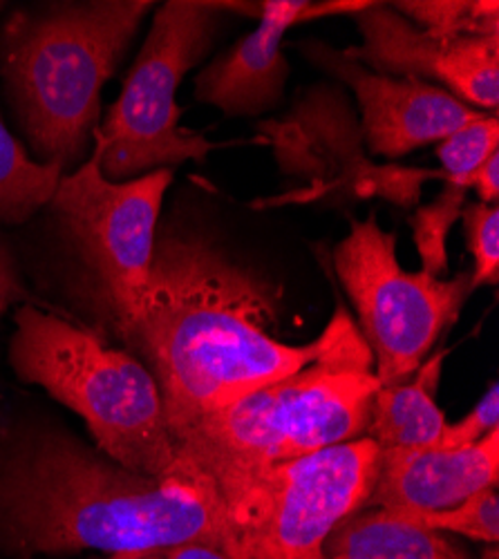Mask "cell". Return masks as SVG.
I'll return each instance as SVG.
<instances>
[{"label":"cell","instance_id":"21","mask_svg":"<svg viewBox=\"0 0 499 559\" xmlns=\"http://www.w3.org/2000/svg\"><path fill=\"white\" fill-rule=\"evenodd\" d=\"M394 512V510H392ZM424 528L462 535L475 542L497 546L499 542V495L497 488L482 490L460 506L435 512H399Z\"/></svg>","mask_w":499,"mask_h":559},{"label":"cell","instance_id":"4","mask_svg":"<svg viewBox=\"0 0 499 559\" xmlns=\"http://www.w3.org/2000/svg\"><path fill=\"white\" fill-rule=\"evenodd\" d=\"M377 390L372 352L352 320L319 360L211 412L177 439L179 477L215 481L363 439Z\"/></svg>","mask_w":499,"mask_h":559},{"label":"cell","instance_id":"8","mask_svg":"<svg viewBox=\"0 0 499 559\" xmlns=\"http://www.w3.org/2000/svg\"><path fill=\"white\" fill-rule=\"evenodd\" d=\"M175 168H159L128 181L102 173V144L66 173L48 204L74 253L90 302L119 334L138 311L155 253L164 195Z\"/></svg>","mask_w":499,"mask_h":559},{"label":"cell","instance_id":"11","mask_svg":"<svg viewBox=\"0 0 499 559\" xmlns=\"http://www.w3.org/2000/svg\"><path fill=\"white\" fill-rule=\"evenodd\" d=\"M363 43L343 50L372 72L435 83L482 112L499 104V36L435 38L392 5L368 3L352 14Z\"/></svg>","mask_w":499,"mask_h":559},{"label":"cell","instance_id":"24","mask_svg":"<svg viewBox=\"0 0 499 559\" xmlns=\"http://www.w3.org/2000/svg\"><path fill=\"white\" fill-rule=\"evenodd\" d=\"M27 300H32V296L23 285L19 264L3 236H0V316L19 302L27 305Z\"/></svg>","mask_w":499,"mask_h":559},{"label":"cell","instance_id":"22","mask_svg":"<svg viewBox=\"0 0 499 559\" xmlns=\"http://www.w3.org/2000/svg\"><path fill=\"white\" fill-rule=\"evenodd\" d=\"M466 247L473 253L475 269L473 289L497 285L499 280V206L497 204H466L462 211Z\"/></svg>","mask_w":499,"mask_h":559},{"label":"cell","instance_id":"5","mask_svg":"<svg viewBox=\"0 0 499 559\" xmlns=\"http://www.w3.org/2000/svg\"><path fill=\"white\" fill-rule=\"evenodd\" d=\"M10 362L19 379L79 414L97 450L123 468L177 477L179 459L162 394L138 356L27 302L14 311Z\"/></svg>","mask_w":499,"mask_h":559},{"label":"cell","instance_id":"25","mask_svg":"<svg viewBox=\"0 0 499 559\" xmlns=\"http://www.w3.org/2000/svg\"><path fill=\"white\" fill-rule=\"evenodd\" d=\"M468 189H475L482 204H497L499 200V151L492 153L471 177Z\"/></svg>","mask_w":499,"mask_h":559},{"label":"cell","instance_id":"29","mask_svg":"<svg viewBox=\"0 0 499 559\" xmlns=\"http://www.w3.org/2000/svg\"><path fill=\"white\" fill-rule=\"evenodd\" d=\"M0 10H3V3H0Z\"/></svg>","mask_w":499,"mask_h":559},{"label":"cell","instance_id":"16","mask_svg":"<svg viewBox=\"0 0 499 559\" xmlns=\"http://www.w3.org/2000/svg\"><path fill=\"white\" fill-rule=\"evenodd\" d=\"M323 559H471L445 533L424 528L399 512L360 508L325 542Z\"/></svg>","mask_w":499,"mask_h":559},{"label":"cell","instance_id":"26","mask_svg":"<svg viewBox=\"0 0 499 559\" xmlns=\"http://www.w3.org/2000/svg\"><path fill=\"white\" fill-rule=\"evenodd\" d=\"M164 559H236L229 550L211 542H185L162 548Z\"/></svg>","mask_w":499,"mask_h":559},{"label":"cell","instance_id":"15","mask_svg":"<svg viewBox=\"0 0 499 559\" xmlns=\"http://www.w3.org/2000/svg\"><path fill=\"white\" fill-rule=\"evenodd\" d=\"M445 349L432 354L415 374L392 385H379L372 399L366 437L379 450L437 448L445 428L435 392L441 379Z\"/></svg>","mask_w":499,"mask_h":559},{"label":"cell","instance_id":"19","mask_svg":"<svg viewBox=\"0 0 499 559\" xmlns=\"http://www.w3.org/2000/svg\"><path fill=\"white\" fill-rule=\"evenodd\" d=\"M499 151V119L497 112L484 115L455 130L450 136L435 144L437 159L441 162L443 179L450 186H460L468 191L471 177L477 168Z\"/></svg>","mask_w":499,"mask_h":559},{"label":"cell","instance_id":"12","mask_svg":"<svg viewBox=\"0 0 499 559\" xmlns=\"http://www.w3.org/2000/svg\"><path fill=\"white\" fill-rule=\"evenodd\" d=\"M298 50L354 92L370 157H403L490 115L471 108L441 85L372 72L321 40H305Z\"/></svg>","mask_w":499,"mask_h":559},{"label":"cell","instance_id":"6","mask_svg":"<svg viewBox=\"0 0 499 559\" xmlns=\"http://www.w3.org/2000/svg\"><path fill=\"white\" fill-rule=\"evenodd\" d=\"M368 437L209 481L236 559H323L328 537L368 506L379 471Z\"/></svg>","mask_w":499,"mask_h":559},{"label":"cell","instance_id":"14","mask_svg":"<svg viewBox=\"0 0 499 559\" xmlns=\"http://www.w3.org/2000/svg\"><path fill=\"white\" fill-rule=\"evenodd\" d=\"M307 0L260 3V25L195 76V99L226 117H260L274 110L289 79L283 38L298 25Z\"/></svg>","mask_w":499,"mask_h":559},{"label":"cell","instance_id":"20","mask_svg":"<svg viewBox=\"0 0 499 559\" xmlns=\"http://www.w3.org/2000/svg\"><path fill=\"white\" fill-rule=\"evenodd\" d=\"M466 206V189L445 183V189L426 206L415 211L413 238L421 258V271L428 275H443L448 271V233L462 217Z\"/></svg>","mask_w":499,"mask_h":559},{"label":"cell","instance_id":"28","mask_svg":"<svg viewBox=\"0 0 499 559\" xmlns=\"http://www.w3.org/2000/svg\"><path fill=\"white\" fill-rule=\"evenodd\" d=\"M482 559H499L497 546H490V548H486V550H484V555H482Z\"/></svg>","mask_w":499,"mask_h":559},{"label":"cell","instance_id":"17","mask_svg":"<svg viewBox=\"0 0 499 559\" xmlns=\"http://www.w3.org/2000/svg\"><path fill=\"white\" fill-rule=\"evenodd\" d=\"M66 173L38 164L0 115V226H21L50 204Z\"/></svg>","mask_w":499,"mask_h":559},{"label":"cell","instance_id":"13","mask_svg":"<svg viewBox=\"0 0 499 559\" xmlns=\"http://www.w3.org/2000/svg\"><path fill=\"white\" fill-rule=\"evenodd\" d=\"M499 430L466 448L381 450L379 471L366 508L435 512L460 506L497 488Z\"/></svg>","mask_w":499,"mask_h":559},{"label":"cell","instance_id":"23","mask_svg":"<svg viewBox=\"0 0 499 559\" xmlns=\"http://www.w3.org/2000/svg\"><path fill=\"white\" fill-rule=\"evenodd\" d=\"M499 430V388L490 385L479 403L458 424H445L437 448H466Z\"/></svg>","mask_w":499,"mask_h":559},{"label":"cell","instance_id":"7","mask_svg":"<svg viewBox=\"0 0 499 559\" xmlns=\"http://www.w3.org/2000/svg\"><path fill=\"white\" fill-rule=\"evenodd\" d=\"M245 5L206 0H166L157 5L138 59L119 99L95 130L102 144V173L128 181L185 162H204L217 144L181 126L177 87L213 48L226 10Z\"/></svg>","mask_w":499,"mask_h":559},{"label":"cell","instance_id":"2","mask_svg":"<svg viewBox=\"0 0 499 559\" xmlns=\"http://www.w3.org/2000/svg\"><path fill=\"white\" fill-rule=\"evenodd\" d=\"M211 542L231 552L222 506L200 475L148 477L57 428L0 443V544L110 555Z\"/></svg>","mask_w":499,"mask_h":559},{"label":"cell","instance_id":"27","mask_svg":"<svg viewBox=\"0 0 499 559\" xmlns=\"http://www.w3.org/2000/svg\"><path fill=\"white\" fill-rule=\"evenodd\" d=\"M108 559H164L162 548H153V550H134V552H117L110 555Z\"/></svg>","mask_w":499,"mask_h":559},{"label":"cell","instance_id":"9","mask_svg":"<svg viewBox=\"0 0 499 559\" xmlns=\"http://www.w3.org/2000/svg\"><path fill=\"white\" fill-rule=\"evenodd\" d=\"M334 269L358 313L379 385L411 379L475 292L468 271L450 280L405 271L396 238L375 215L352 222L334 249Z\"/></svg>","mask_w":499,"mask_h":559},{"label":"cell","instance_id":"18","mask_svg":"<svg viewBox=\"0 0 499 559\" xmlns=\"http://www.w3.org/2000/svg\"><path fill=\"white\" fill-rule=\"evenodd\" d=\"M392 8L435 38L499 36L497 0H399Z\"/></svg>","mask_w":499,"mask_h":559},{"label":"cell","instance_id":"3","mask_svg":"<svg viewBox=\"0 0 499 559\" xmlns=\"http://www.w3.org/2000/svg\"><path fill=\"white\" fill-rule=\"evenodd\" d=\"M153 0H59L16 10L0 27V79L27 153L63 173L93 151L102 87Z\"/></svg>","mask_w":499,"mask_h":559},{"label":"cell","instance_id":"10","mask_svg":"<svg viewBox=\"0 0 499 559\" xmlns=\"http://www.w3.org/2000/svg\"><path fill=\"white\" fill-rule=\"evenodd\" d=\"M258 132L281 173L298 181L296 189L264 200V206L385 200L413 209L421 200L424 183L443 177L441 170L377 164L363 142L358 112L332 83L302 90L285 117L258 121Z\"/></svg>","mask_w":499,"mask_h":559},{"label":"cell","instance_id":"1","mask_svg":"<svg viewBox=\"0 0 499 559\" xmlns=\"http://www.w3.org/2000/svg\"><path fill=\"white\" fill-rule=\"evenodd\" d=\"M281 289L200 233L166 226L142 302L117 334L153 374L173 443L211 412L319 360L352 318L307 343L278 338Z\"/></svg>","mask_w":499,"mask_h":559}]
</instances>
